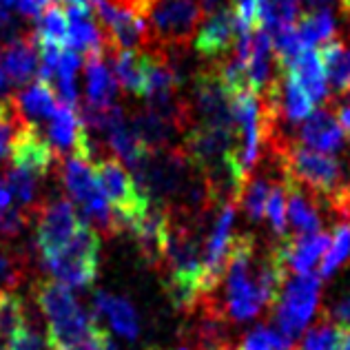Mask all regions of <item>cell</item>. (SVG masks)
<instances>
[{
	"label": "cell",
	"instance_id": "1",
	"mask_svg": "<svg viewBox=\"0 0 350 350\" xmlns=\"http://www.w3.org/2000/svg\"><path fill=\"white\" fill-rule=\"evenodd\" d=\"M33 299L47 319V339L53 350H69L85 342L98 321L80 306L73 291L56 280L36 282Z\"/></svg>",
	"mask_w": 350,
	"mask_h": 350
},
{
	"label": "cell",
	"instance_id": "2",
	"mask_svg": "<svg viewBox=\"0 0 350 350\" xmlns=\"http://www.w3.org/2000/svg\"><path fill=\"white\" fill-rule=\"evenodd\" d=\"M255 237L242 233L233 237L228 262L224 271V301L219 304V312L233 321H246L260 315L264 308L260 291L255 282Z\"/></svg>",
	"mask_w": 350,
	"mask_h": 350
},
{
	"label": "cell",
	"instance_id": "3",
	"mask_svg": "<svg viewBox=\"0 0 350 350\" xmlns=\"http://www.w3.org/2000/svg\"><path fill=\"white\" fill-rule=\"evenodd\" d=\"M206 12L202 0H146V23H149V49L169 51L193 44Z\"/></svg>",
	"mask_w": 350,
	"mask_h": 350
},
{
	"label": "cell",
	"instance_id": "4",
	"mask_svg": "<svg viewBox=\"0 0 350 350\" xmlns=\"http://www.w3.org/2000/svg\"><path fill=\"white\" fill-rule=\"evenodd\" d=\"M89 5L105 27L109 53L149 49L146 0H89Z\"/></svg>",
	"mask_w": 350,
	"mask_h": 350
},
{
	"label": "cell",
	"instance_id": "5",
	"mask_svg": "<svg viewBox=\"0 0 350 350\" xmlns=\"http://www.w3.org/2000/svg\"><path fill=\"white\" fill-rule=\"evenodd\" d=\"M60 180L64 193H67V200L82 208V219L89 226L96 224L105 235L120 233L118 219L89 162H82L78 158L64 160L60 167Z\"/></svg>",
	"mask_w": 350,
	"mask_h": 350
},
{
	"label": "cell",
	"instance_id": "6",
	"mask_svg": "<svg viewBox=\"0 0 350 350\" xmlns=\"http://www.w3.org/2000/svg\"><path fill=\"white\" fill-rule=\"evenodd\" d=\"M53 280L64 286L87 288L96 282L100 271V237L94 226L82 222L78 233L71 237V242L60 248L56 255L42 260Z\"/></svg>",
	"mask_w": 350,
	"mask_h": 350
},
{
	"label": "cell",
	"instance_id": "7",
	"mask_svg": "<svg viewBox=\"0 0 350 350\" xmlns=\"http://www.w3.org/2000/svg\"><path fill=\"white\" fill-rule=\"evenodd\" d=\"M94 171L109 200V206H111L113 215L118 219L120 231H122V228L129 231V228L140 222L151 211L153 206L151 198L142 191V187L135 182L133 175L122 167L120 160L103 158L96 162Z\"/></svg>",
	"mask_w": 350,
	"mask_h": 350
},
{
	"label": "cell",
	"instance_id": "8",
	"mask_svg": "<svg viewBox=\"0 0 350 350\" xmlns=\"http://www.w3.org/2000/svg\"><path fill=\"white\" fill-rule=\"evenodd\" d=\"M319 293L321 280L317 278V273L297 275V278L288 280L284 284L278 306H275L273 326L295 339L315 317L319 308Z\"/></svg>",
	"mask_w": 350,
	"mask_h": 350
},
{
	"label": "cell",
	"instance_id": "9",
	"mask_svg": "<svg viewBox=\"0 0 350 350\" xmlns=\"http://www.w3.org/2000/svg\"><path fill=\"white\" fill-rule=\"evenodd\" d=\"M33 226H36V246H38L40 260L56 255L60 248H64L71 237L78 233L82 226V215L76 211L67 198L42 202L38 211L33 213Z\"/></svg>",
	"mask_w": 350,
	"mask_h": 350
},
{
	"label": "cell",
	"instance_id": "10",
	"mask_svg": "<svg viewBox=\"0 0 350 350\" xmlns=\"http://www.w3.org/2000/svg\"><path fill=\"white\" fill-rule=\"evenodd\" d=\"M9 158H12L14 171L27 173L38 182H42L47 175H51L58 169L60 153L40 133L38 126L18 120L12 142H9Z\"/></svg>",
	"mask_w": 350,
	"mask_h": 350
},
{
	"label": "cell",
	"instance_id": "11",
	"mask_svg": "<svg viewBox=\"0 0 350 350\" xmlns=\"http://www.w3.org/2000/svg\"><path fill=\"white\" fill-rule=\"evenodd\" d=\"M51 146L56 151L71 153V158H78L82 162H89L94 158V142L87 131V124L78 109L69 105L58 103L56 111L49 118V129H47Z\"/></svg>",
	"mask_w": 350,
	"mask_h": 350
},
{
	"label": "cell",
	"instance_id": "12",
	"mask_svg": "<svg viewBox=\"0 0 350 350\" xmlns=\"http://www.w3.org/2000/svg\"><path fill=\"white\" fill-rule=\"evenodd\" d=\"M239 40L237 25L233 12L228 5H219L211 14H206L204 23L200 25V29L193 40L198 56L206 60H224L226 53H231L235 49V44Z\"/></svg>",
	"mask_w": 350,
	"mask_h": 350
},
{
	"label": "cell",
	"instance_id": "13",
	"mask_svg": "<svg viewBox=\"0 0 350 350\" xmlns=\"http://www.w3.org/2000/svg\"><path fill=\"white\" fill-rule=\"evenodd\" d=\"M348 137L344 129L339 126L335 113L330 109L312 113L308 120H304L297 131V144L306 146L310 151L333 155L346 149Z\"/></svg>",
	"mask_w": 350,
	"mask_h": 350
},
{
	"label": "cell",
	"instance_id": "14",
	"mask_svg": "<svg viewBox=\"0 0 350 350\" xmlns=\"http://www.w3.org/2000/svg\"><path fill=\"white\" fill-rule=\"evenodd\" d=\"M278 246L286 271H293L295 275H308L319 260H324L330 246V235L324 231L312 235H288L280 239Z\"/></svg>",
	"mask_w": 350,
	"mask_h": 350
},
{
	"label": "cell",
	"instance_id": "15",
	"mask_svg": "<svg viewBox=\"0 0 350 350\" xmlns=\"http://www.w3.org/2000/svg\"><path fill=\"white\" fill-rule=\"evenodd\" d=\"M0 62H3L5 78L14 85H27L36 69L40 67L38 51L31 40V33L12 36V38L0 40Z\"/></svg>",
	"mask_w": 350,
	"mask_h": 350
},
{
	"label": "cell",
	"instance_id": "16",
	"mask_svg": "<svg viewBox=\"0 0 350 350\" xmlns=\"http://www.w3.org/2000/svg\"><path fill=\"white\" fill-rule=\"evenodd\" d=\"M58 103L60 100L56 96V89L51 87V82L42 80V78H38L33 85L25 87L21 94L12 98V107L16 111V118L27 124H36V122H40V120H49L53 116V111H56Z\"/></svg>",
	"mask_w": 350,
	"mask_h": 350
},
{
	"label": "cell",
	"instance_id": "17",
	"mask_svg": "<svg viewBox=\"0 0 350 350\" xmlns=\"http://www.w3.org/2000/svg\"><path fill=\"white\" fill-rule=\"evenodd\" d=\"M271 58H273V36L266 29H257L251 36L246 51V87L257 98L266 94L271 87Z\"/></svg>",
	"mask_w": 350,
	"mask_h": 350
},
{
	"label": "cell",
	"instance_id": "18",
	"mask_svg": "<svg viewBox=\"0 0 350 350\" xmlns=\"http://www.w3.org/2000/svg\"><path fill=\"white\" fill-rule=\"evenodd\" d=\"M286 184V217L295 235H312L321 231V215L317 211L319 200L299 184L282 180Z\"/></svg>",
	"mask_w": 350,
	"mask_h": 350
},
{
	"label": "cell",
	"instance_id": "19",
	"mask_svg": "<svg viewBox=\"0 0 350 350\" xmlns=\"http://www.w3.org/2000/svg\"><path fill=\"white\" fill-rule=\"evenodd\" d=\"M94 312L96 317L103 315L107 317L109 326L113 328V333H118L124 339H137L140 335V319L133 308V304L120 297V295H111L105 291H96L94 295Z\"/></svg>",
	"mask_w": 350,
	"mask_h": 350
},
{
	"label": "cell",
	"instance_id": "20",
	"mask_svg": "<svg viewBox=\"0 0 350 350\" xmlns=\"http://www.w3.org/2000/svg\"><path fill=\"white\" fill-rule=\"evenodd\" d=\"M85 78H87V107L109 109L116 105V76L107 67L103 53L85 56Z\"/></svg>",
	"mask_w": 350,
	"mask_h": 350
},
{
	"label": "cell",
	"instance_id": "21",
	"mask_svg": "<svg viewBox=\"0 0 350 350\" xmlns=\"http://www.w3.org/2000/svg\"><path fill=\"white\" fill-rule=\"evenodd\" d=\"M317 58L326 73L328 85L339 96L350 94V42L346 40H330L317 49Z\"/></svg>",
	"mask_w": 350,
	"mask_h": 350
},
{
	"label": "cell",
	"instance_id": "22",
	"mask_svg": "<svg viewBox=\"0 0 350 350\" xmlns=\"http://www.w3.org/2000/svg\"><path fill=\"white\" fill-rule=\"evenodd\" d=\"M295 31H297L304 49L321 47L337 38V23L330 9H319V12H301L295 21Z\"/></svg>",
	"mask_w": 350,
	"mask_h": 350
},
{
	"label": "cell",
	"instance_id": "23",
	"mask_svg": "<svg viewBox=\"0 0 350 350\" xmlns=\"http://www.w3.org/2000/svg\"><path fill=\"white\" fill-rule=\"evenodd\" d=\"M295 73V78L299 80V85L306 89V94L310 96L312 105L319 103H328L330 100V89H328V80L321 62L317 58L315 49L304 51L301 56L295 60L291 67H286Z\"/></svg>",
	"mask_w": 350,
	"mask_h": 350
},
{
	"label": "cell",
	"instance_id": "24",
	"mask_svg": "<svg viewBox=\"0 0 350 350\" xmlns=\"http://www.w3.org/2000/svg\"><path fill=\"white\" fill-rule=\"evenodd\" d=\"M33 44H56L69 47V16L62 5L51 3L36 18V29L31 31Z\"/></svg>",
	"mask_w": 350,
	"mask_h": 350
},
{
	"label": "cell",
	"instance_id": "25",
	"mask_svg": "<svg viewBox=\"0 0 350 350\" xmlns=\"http://www.w3.org/2000/svg\"><path fill=\"white\" fill-rule=\"evenodd\" d=\"M113 69L116 78L129 96L144 98V78H146V51H116Z\"/></svg>",
	"mask_w": 350,
	"mask_h": 350
},
{
	"label": "cell",
	"instance_id": "26",
	"mask_svg": "<svg viewBox=\"0 0 350 350\" xmlns=\"http://www.w3.org/2000/svg\"><path fill=\"white\" fill-rule=\"evenodd\" d=\"M69 16V47L85 56L107 53V38L94 16Z\"/></svg>",
	"mask_w": 350,
	"mask_h": 350
},
{
	"label": "cell",
	"instance_id": "27",
	"mask_svg": "<svg viewBox=\"0 0 350 350\" xmlns=\"http://www.w3.org/2000/svg\"><path fill=\"white\" fill-rule=\"evenodd\" d=\"M350 260V224L348 222H337L335 231L330 235V246L321 260V266L317 271L319 280H328L337 269Z\"/></svg>",
	"mask_w": 350,
	"mask_h": 350
},
{
	"label": "cell",
	"instance_id": "28",
	"mask_svg": "<svg viewBox=\"0 0 350 350\" xmlns=\"http://www.w3.org/2000/svg\"><path fill=\"white\" fill-rule=\"evenodd\" d=\"M27 324V308L23 297L12 293H0V348Z\"/></svg>",
	"mask_w": 350,
	"mask_h": 350
},
{
	"label": "cell",
	"instance_id": "29",
	"mask_svg": "<svg viewBox=\"0 0 350 350\" xmlns=\"http://www.w3.org/2000/svg\"><path fill=\"white\" fill-rule=\"evenodd\" d=\"M27 275V257L12 244H0V293H12Z\"/></svg>",
	"mask_w": 350,
	"mask_h": 350
},
{
	"label": "cell",
	"instance_id": "30",
	"mask_svg": "<svg viewBox=\"0 0 350 350\" xmlns=\"http://www.w3.org/2000/svg\"><path fill=\"white\" fill-rule=\"evenodd\" d=\"M269 193H271V182L264 180L262 175H255V178L248 180L246 189L242 193V202H244V213L251 222H260L264 217Z\"/></svg>",
	"mask_w": 350,
	"mask_h": 350
},
{
	"label": "cell",
	"instance_id": "31",
	"mask_svg": "<svg viewBox=\"0 0 350 350\" xmlns=\"http://www.w3.org/2000/svg\"><path fill=\"white\" fill-rule=\"evenodd\" d=\"M266 217L273 226L275 235L280 239L288 237V224H286V184L284 182H273L269 202H266Z\"/></svg>",
	"mask_w": 350,
	"mask_h": 350
},
{
	"label": "cell",
	"instance_id": "32",
	"mask_svg": "<svg viewBox=\"0 0 350 350\" xmlns=\"http://www.w3.org/2000/svg\"><path fill=\"white\" fill-rule=\"evenodd\" d=\"M342 335H344V330L337 328L333 321H328L324 317L310 330H306V335H304L297 350H335Z\"/></svg>",
	"mask_w": 350,
	"mask_h": 350
},
{
	"label": "cell",
	"instance_id": "33",
	"mask_svg": "<svg viewBox=\"0 0 350 350\" xmlns=\"http://www.w3.org/2000/svg\"><path fill=\"white\" fill-rule=\"evenodd\" d=\"M0 350H53V348L49 346L47 335H42L29 324H25Z\"/></svg>",
	"mask_w": 350,
	"mask_h": 350
},
{
	"label": "cell",
	"instance_id": "34",
	"mask_svg": "<svg viewBox=\"0 0 350 350\" xmlns=\"http://www.w3.org/2000/svg\"><path fill=\"white\" fill-rule=\"evenodd\" d=\"M16 122H18V118L12 107V100H0V162H3L9 153V142H12Z\"/></svg>",
	"mask_w": 350,
	"mask_h": 350
},
{
	"label": "cell",
	"instance_id": "35",
	"mask_svg": "<svg viewBox=\"0 0 350 350\" xmlns=\"http://www.w3.org/2000/svg\"><path fill=\"white\" fill-rule=\"evenodd\" d=\"M237 350H273L269 326H264V324L255 326L251 333L242 339V344H239Z\"/></svg>",
	"mask_w": 350,
	"mask_h": 350
},
{
	"label": "cell",
	"instance_id": "36",
	"mask_svg": "<svg viewBox=\"0 0 350 350\" xmlns=\"http://www.w3.org/2000/svg\"><path fill=\"white\" fill-rule=\"evenodd\" d=\"M328 321H333L337 328H342L344 333H350V291L339 299L326 315Z\"/></svg>",
	"mask_w": 350,
	"mask_h": 350
},
{
	"label": "cell",
	"instance_id": "37",
	"mask_svg": "<svg viewBox=\"0 0 350 350\" xmlns=\"http://www.w3.org/2000/svg\"><path fill=\"white\" fill-rule=\"evenodd\" d=\"M105 333H107V330L96 321L94 330H91V335L85 339V342H80L78 346H73L69 350H100V348H103V337H105Z\"/></svg>",
	"mask_w": 350,
	"mask_h": 350
},
{
	"label": "cell",
	"instance_id": "38",
	"mask_svg": "<svg viewBox=\"0 0 350 350\" xmlns=\"http://www.w3.org/2000/svg\"><path fill=\"white\" fill-rule=\"evenodd\" d=\"M51 3H53V0H18L16 7H18V12L25 14V16H36V18H38Z\"/></svg>",
	"mask_w": 350,
	"mask_h": 350
},
{
	"label": "cell",
	"instance_id": "39",
	"mask_svg": "<svg viewBox=\"0 0 350 350\" xmlns=\"http://www.w3.org/2000/svg\"><path fill=\"white\" fill-rule=\"evenodd\" d=\"M12 193L7 189V180L5 175H0V222H3V217L7 215V211L12 208Z\"/></svg>",
	"mask_w": 350,
	"mask_h": 350
},
{
	"label": "cell",
	"instance_id": "40",
	"mask_svg": "<svg viewBox=\"0 0 350 350\" xmlns=\"http://www.w3.org/2000/svg\"><path fill=\"white\" fill-rule=\"evenodd\" d=\"M304 12H319V9H330L337 5V0H301Z\"/></svg>",
	"mask_w": 350,
	"mask_h": 350
},
{
	"label": "cell",
	"instance_id": "41",
	"mask_svg": "<svg viewBox=\"0 0 350 350\" xmlns=\"http://www.w3.org/2000/svg\"><path fill=\"white\" fill-rule=\"evenodd\" d=\"M219 5H224L222 0H202V7H204V12L206 14H211L213 9H217Z\"/></svg>",
	"mask_w": 350,
	"mask_h": 350
},
{
	"label": "cell",
	"instance_id": "42",
	"mask_svg": "<svg viewBox=\"0 0 350 350\" xmlns=\"http://www.w3.org/2000/svg\"><path fill=\"white\" fill-rule=\"evenodd\" d=\"M100 350H120L118 346H116V342L111 337H109V333H105V337H103V348Z\"/></svg>",
	"mask_w": 350,
	"mask_h": 350
},
{
	"label": "cell",
	"instance_id": "43",
	"mask_svg": "<svg viewBox=\"0 0 350 350\" xmlns=\"http://www.w3.org/2000/svg\"><path fill=\"white\" fill-rule=\"evenodd\" d=\"M335 350H350V333L342 335V339H339V344L335 346Z\"/></svg>",
	"mask_w": 350,
	"mask_h": 350
},
{
	"label": "cell",
	"instance_id": "44",
	"mask_svg": "<svg viewBox=\"0 0 350 350\" xmlns=\"http://www.w3.org/2000/svg\"><path fill=\"white\" fill-rule=\"evenodd\" d=\"M7 25H9V14H7V9L0 5V29H5Z\"/></svg>",
	"mask_w": 350,
	"mask_h": 350
},
{
	"label": "cell",
	"instance_id": "45",
	"mask_svg": "<svg viewBox=\"0 0 350 350\" xmlns=\"http://www.w3.org/2000/svg\"><path fill=\"white\" fill-rule=\"evenodd\" d=\"M5 87H7V78H5V71L0 69V94L5 91Z\"/></svg>",
	"mask_w": 350,
	"mask_h": 350
},
{
	"label": "cell",
	"instance_id": "46",
	"mask_svg": "<svg viewBox=\"0 0 350 350\" xmlns=\"http://www.w3.org/2000/svg\"><path fill=\"white\" fill-rule=\"evenodd\" d=\"M16 3L18 0H0V5H14L16 7Z\"/></svg>",
	"mask_w": 350,
	"mask_h": 350
}]
</instances>
